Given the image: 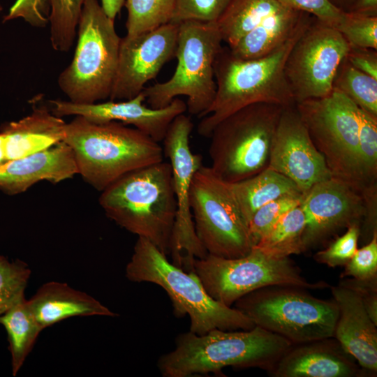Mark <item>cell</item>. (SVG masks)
<instances>
[{
  "label": "cell",
  "mask_w": 377,
  "mask_h": 377,
  "mask_svg": "<svg viewBox=\"0 0 377 377\" xmlns=\"http://www.w3.org/2000/svg\"><path fill=\"white\" fill-rule=\"evenodd\" d=\"M142 92L125 101H108L77 104L69 101L52 100L51 111L58 117L81 116L95 123L118 121L133 126L155 141L163 140L167 131L178 115L186 111V104L179 98L167 106L154 109L145 103Z\"/></svg>",
  "instance_id": "obj_18"
},
{
  "label": "cell",
  "mask_w": 377,
  "mask_h": 377,
  "mask_svg": "<svg viewBox=\"0 0 377 377\" xmlns=\"http://www.w3.org/2000/svg\"><path fill=\"white\" fill-rule=\"evenodd\" d=\"M307 290L289 286H267L244 295L234 307L255 325L293 344L333 337L339 316L336 302L317 298Z\"/></svg>",
  "instance_id": "obj_9"
},
{
  "label": "cell",
  "mask_w": 377,
  "mask_h": 377,
  "mask_svg": "<svg viewBox=\"0 0 377 377\" xmlns=\"http://www.w3.org/2000/svg\"><path fill=\"white\" fill-rule=\"evenodd\" d=\"M361 226L354 223L347 231L338 237L326 249L316 252L313 259L330 267L344 266L353 256L357 248Z\"/></svg>",
  "instance_id": "obj_37"
},
{
  "label": "cell",
  "mask_w": 377,
  "mask_h": 377,
  "mask_svg": "<svg viewBox=\"0 0 377 377\" xmlns=\"http://www.w3.org/2000/svg\"><path fill=\"white\" fill-rule=\"evenodd\" d=\"M285 6L279 0H232L216 24L228 47Z\"/></svg>",
  "instance_id": "obj_26"
},
{
  "label": "cell",
  "mask_w": 377,
  "mask_h": 377,
  "mask_svg": "<svg viewBox=\"0 0 377 377\" xmlns=\"http://www.w3.org/2000/svg\"><path fill=\"white\" fill-rule=\"evenodd\" d=\"M303 195H287L260 207L251 217L249 229L253 246L291 209L299 206Z\"/></svg>",
  "instance_id": "obj_34"
},
{
  "label": "cell",
  "mask_w": 377,
  "mask_h": 377,
  "mask_svg": "<svg viewBox=\"0 0 377 377\" xmlns=\"http://www.w3.org/2000/svg\"><path fill=\"white\" fill-rule=\"evenodd\" d=\"M77 174L70 147L61 142L45 150L0 165V190L9 195L26 191L41 181L57 184Z\"/></svg>",
  "instance_id": "obj_21"
},
{
  "label": "cell",
  "mask_w": 377,
  "mask_h": 377,
  "mask_svg": "<svg viewBox=\"0 0 377 377\" xmlns=\"http://www.w3.org/2000/svg\"><path fill=\"white\" fill-rule=\"evenodd\" d=\"M344 266L340 279L350 276L359 280L377 279V231L365 245L357 249Z\"/></svg>",
  "instance_id": "obj_38"
},
{
  "label": "cell",
  "mask_w": 377,
  "mask_h": 377,
  "mask_svg": "<svg viewBox=\"0 0 377 377\" xmlns=\"http://www.w3.org/2000/svg\"><path fill=\"white\" fill-rule=\"evenodd\" d=\"M330 288L339 309L333 337L364 371L376 375L377 325L357 293L339 284Z\"/></svg>",
  "instance_id": "obj_20"
},
{
  "label": "cell",
  "mask_w": 377,
  "mask_h": 377,
  "mask_svg": "<svg viewBox=\"0 0 377 377\" xmlns=\"http://www.w3.org/2000/svg\"><path fill=\"white\" fill-rule=\"evenodd\" d=\"M285 107L268 103L247 105L213 129L210 168L223 181L235 183L268 167L275 132Z\"/></svg>",
  "instance_id": "obj_8"
},
{
  "label": "cell",
  "mask_w": 377,
  "mask_h": 377,
  "mask_svg": "<svg viewBox=\"0 0 377 377\" xmlns=\"http://www.w3.org/2000/svg\"><path fill=\"white\" fill-rule=\"evenodd\" d=\"M179 24L169 22L137 36L121 38L110 101L134 98L175 57Z\"/></svg>",
  "instance_id": "obj_15"
},
{
  "label": "cell",
  "mask_w": 377,
  "mask_h": 377,
  "mask_svg": "<svg viewBox=\"0 0 377 377\" xmlns=\"http://www.w3.org/2000/svg\"><path fill=\"white\" fill-rule=\"evenodd\" d=\"M126 36H134L171 22L175 0H125Z\"/></svg>",
  "instance_id": "obj_30"
},
{
  "label": "cell",
  "mask_w": 377,
  "mask_h": 377,
  "mask_svg": "<svg viewBox=\"0 0 377 377\" xmlns=\"http://www.w3.org/2000/svg\"><path fill=\"white\" fill-rule=\"evenodd\" d=\"M332 6L343 11L349 12L357 0H327Z\"/></svg>",
  "instance_id": "obj_44"
},
{
  "label": "cell",
  "mask_w": 377,
  "mask_h": 377,
  "mask_svg": "<svg viewBox=\"0 0 377 377\" xmlns=\"http://www.w3.org/2000/svg\"><path fill=\"white\" fill-rule=\"evenodd\" d=\"M349 12L368 16H377V0H357Z\"/></svg>",
  "instance_id": "obj_42"
},
{
  "label": "cell",
  "mask_w": 377,
  "mask_h": 377,
  "mask_svg": "<svg viewBox=\"0 0 377 377\" xmlns=\"http://www.w3.org/2000/svg\"><path fill=\"white\" fill-rule=\"evenodd\" d=\"M28 303L43 330L73 316H117L91 295L57 281L42 285Z\"/></svg>",
  "instance_id": "obj_22"
},
{
  "label": "cell",
  "mask_w": 377,
  "mask_h": 377,
  "mask_svg": "<svg viewBox=\"0 0 377 377\" xmlns=\"http://www.w3.org/2000/svg\"><path fill=\"white\" fill-rule=\"evenodd\" d=\"M268 167L290 179L304 194L332 177L302 121L295 104L282 111L272 145Z\"/></svg>",
  "instance_id": "obj_17"
},
{
  "label": "cell",
  "mask_w": 377,
  "mask_h": 377,
  "mask_svg": "<svg viewBox=\"0 0 377 377\" xmlns=\"http://www.w3.org/2000/svg\"><path fill=\"white\" fill-rule=\"evenodd\" d=\"M333 88L358 108L377 117V79L354 68L346 58L337 69Z\"/></svg>",
  "instance_id": "obj_29"
},
{
  "label": "cell",
  "mask_w": 377,
  "mask_h": 377,
  "mask_svg": "<svg viewBox=\"0 0 377 377\" xmlns=\"http://www.w3.org/2000/svg\"><path fill=\"white\" fill-rule=\"evenodd\" d=\"M6 161L4 137L0 132V165Z\"/></svg>",
  "instance_id": "obj_45"
},
{
  "label": "cell",
  "mask_w": 377,
  "mask_h": 377,
  "mask_svg": "<svg viewBox=\"0 0 377 377\" xmlns=\"http://www.w3.org/2000/svg\"><path fill=\"white\" fill-rule=\"evenodd\" d=\"M222 41L216 22L179 23L175 71L167 81L145 87L142 92L147 105L162 108L184 96L188 113L202 118L216 94L214 66Z\"/></svg>",
  "instance_id": "obj_7"
},
{
  "label": "cell",
  "mask_w": 377,
  "mask_h": 377,
  "mask_svg": "<svg viewBox=\"0 0 377 377\" xmlns=\"http://www.w3.org/2000/svg\"><path fill=\"white\" fill-rule=\"evenodd\" d=\"M175 347L162 355L157 367L163 377L223 376L226 367L272 371L293 345L286 338L256 325L248 330L215 329L202 335L178 334Z\"/></svg>",
  "instance_id": "obj_1"
},
{
  "label": "cell",
  "mask_w": 377,
  "mask_h": 377,
  "mask_svg": "<svg viewBox=\"0 0 377 377\" xmlns=\"http://www.w3.org/2000/svg\"><path fill=\"white\" fill-rule=\"evenodd\" d=\"M346 59L356 69L377 79L376 50L350 46Z\"/></svg>",
  "instance_id": "obj_41"
},
{
  "label": "cell",
  "mask_w": 377,
  "mask_h": 377,
  "mask_svg": "<svg viewBox=\"0 0 377 377\" xmlns=\"http://www.w3.org/2000/svg\"><path fill=\"white\" fill-rule=\"evenodd\" d=\"M85 1L48 0L50 41L54 50L67 52L72 47Z\"/></svg>",
  "instance_id": "obj_31"
},
{
  "label": "cell",
  "mask_w": 377,
  "mask_h": 377,
  "mask_svg": "<svg viewBox=\"0 0 377 377\" xmlns=\"http://www.w3.org/2000/svg\"><path fill=\"white\" fill-rule=\"evenodd\" d=\"M339 285L351 289L359 295L367 313L377 325V279L359 280L341 279Z\"/></svg>",
  "instance_id": "obj_40"
},
{
  "label": "cell",
  "mask_w": 377,
  "mask_h": 377,
  "mask_svg": "<svg viewBox=\"0 0 377 377\" xmlns=\"http://www.w3.org/2000/svg\"><path fill=\"white\" fill-rule=\"evenodd\" d=\"M312 20L293 47L284 72L295 103L329 95L350 45L335 28Z\"/></svg>",
  "instance_id": "obj_14"
},
{
  "label": "cell",
  "mask_w": 377,
  "mask_h": 377,
  "mask_svg": "<svg viewBox=\"0 0 377 377\" xmlns=\"http://www.w3.org/2000/svg\"><path fill=\"white\" fill-rule=\"evenodd\" d=\"M309 14L284 6L242 37L232 47V54L242 59L266 56L287 41Z\"/></svg>",
  "instance_id": "obj_24"
},
{
  "label": "cell",
  "mask_w": 377,
  "mask_h": 377,
  "mask_svg": "<svg viewBox=\"0 0 377 377\" xmlns=\"http://www.w3.org/2000/svg\"><path fill=\"white\" fill-rule=\"evenodd\" d=\"M358 161L364 191L377 187V117L358 108Z\"/></svg>",
  "instance_id": "obj_32"
},
{
  "label": "cell",
  "mask_w": 377,
  "mask_h": 377,
  "mask_svg": "<svg viewBox=\"0 0 377 377\" xmlns=\"http://www.w3.org/2000/svg\"><path fill=\"white\" fill-rule=\"evenodd\" d=\"M63 142L73 153L77 174L100 191L129 172L163 161L159 142L118 121L76 116L66 123Z\"/></svg>",
  "instance_id": "obj_4"
},
{
  "label": "cell",
  "mask_w": 377,
  "mask_h": 377,
  "mask_svg": "<svg viewBox=\"0 0 377 377\" xmlns=\"http://www.w3.org/2000/svg\"><path fill=\"white\" fill-rule=\"evenodd\" d=\"M66 123L45 106H38L22 119L5 124L6 160L10 161L45 150L63 142Z\"/></svg>",
  "instance_id": "obj_23"
},
{
  "label": "cell",
  "mask_w": 377,
  "mask_h": 377,
  "mask_svg": "<svg viewBox=\"0 0 377 377\" xmlns=\"http://www.w3.org/2000/svg\"><path fill=\"white\" fill-rule=\"evenodd\" d=\"M194 272L214 300L228 306L244 295L270 286H289L308 290L324 289L325 281H309L289 258L268 256L253 246L246 256L226 258L207 254L195 259Z\"/></svg>",
  "instance_id": "obj_10"
},
{
  "label": "cell",
  "mask_w": 377,
  "mask_h": 377,
  "mask_svg": "<svg viewBox=\"0 0 377 377\" xmlns=\"http://www.w3.org/2000/svg\"><path fill=\"white\" fill-rule=\"evenodd\" d=\"M106 215L121 228L170 253L177 204L169 162L129 172L109 185L99 198Z\"/></svg>",
  "instance_id": "obj_3"
},
{
  "label": "cell",
  "mask_w": 377,
  "mask_h": 377,
  "mask_svg": "<svg viewBox=\"0 0 377 377\" xmlns=\"http://www.w3.org/2000/svg\"><path fill=\"white\" fill-rule=\"evenodd\" d=\"M124 3L125 0H101V6L106 15L114 20Z\"/></svg>",
  "instance_id": "obj_43"
},
{
  "label": "cell",
  "mask_w": 377,
  "mask_h": 377,
  "mask_svg": "<svg viewBox=\"0 0 377 377\" xmlns=\"http://www.w3.org/2000/svg\"><path fill=\"white\" fill-rule=\"evenodd\" d=\"M365 374L334 337L293 344L268 372L272 377H358Z\"/></svg>",
  "instance_id": "obj_19"
},
{
  "label": "cell",
  "mask_w": 377,
  "mask_h": 377,
  "mask_svg": "<svg viewBox=\"0 0 377 377\" xmlns=\"http://www.w3.org/2000/svg\"><path fill=\"white\" fill-rule=\"evenodd\" d=\"M0 324L7 333L12 374L15 376L43 330L36 322L25 297L0 316Z\"/></svg>",
  "instance_id": "obj_27"
},
{
  "label": "cell",
  "mask_w": 377,
  "mask_h": 377,
  "mask_svg": "<svg viewBox=\"0 0 377 377\" xmlns=\"http://www.w3.org/2000/svg\"><path fill=\"white\" fill-rule=\"evenodd\" d=\"M77 40L71 64L59 74V89L77 104L110 98L119 58L121 38L114 20L97 0H86L77 25Z\"/></svg>",
  "instance_id": "obj_6"
},
{
  "label": "cell",
  "mask_w": 377,
  "mask_h": 377,
  "mask_svg": "<svg viewBox=\"0 0 377 377\" xmlns=\"http://www.w3.org/2000/svg\"><path fill=\"white\" fill-rule=\"evenodd\" d=\"M232 0H175V10L170 22L186 21L216 22Z\"/></svg>",
  "instance_id": "obj_36"
},
{
  "label": "cell",
  "mask_w": 377,
  "mask_h": 377,
  "mask_svg": "<svg viewBox=\"0 0 377 377\" xmlns=\"http://www.w3.org/2000/svg\"><path fill=\"white\" fill-rule=\"evenodd\" d=\"M195 233L207 253L226 258L247 255L253 247L249 224L230 183L203 165L195 172L189 192Z\"/></svg>",
  "instance_id": "obj_12"
},
{
  "label": "cell",
  "mask_w": 377,
  "mask_h": 377,
  "mask_svg": "<svg viewBox=\"0 0 377 377\" xmlns=\"http://www.w3.org/2000/svg\"><path fill=\"white\" fill-rule=\"evenodd\" d=\"M193 124L184 113L170 124L163 142V155L169 159L172 172L177 212L170 239L172 263L186 272H194L195 259L208 253L195 233L190 207L189 192L195 172L202 165V158L190 147Z\"/></svg>",
  "instance_id": "obj_13"
},
{
  "label": "cell",
  "mask_w": 377,
  "mask_h": 377,
  "mask_svg": "<svg viewBox=\"0 0 377 377\" xmlns=\"http://www.w3.org/2000/svg\"><path fill=\"white\" fill-rule=\"evenodd\" d=\"M335 29L350 47L377 50V16L345 12Z\"/></svg>",
  "instance_id": "obj_35"
},
{
  "label": "cell",
  "mask_w": 377,
  "mask_h": 377,
  "mask_svg": "<svg viewBox=\"0 0 377 377\" xmlns=\"http://www.w3.org/2000/svg\"><path fill=\"white\" fill-rule=\"evenodd\" d=\"M300 119L332 177L364 191L358 161V108L333 88L322 98L295 103Z\"/></svg>",
  "instance_id": "obj_11"
},
{
  "label": "cell",
  "mask_w": 377,
  "mask_h": 377,
  "mask_svg": "<svg viewBox=\"0 0 377 377\" xmlns=\"http://www.w3.org/2000/svg\"><path fill=\"white\" fill-rule=\"evenodd\" d=\"M133 282H149L168 294L177 318L188 315L190 332L202 335L218 329L248 330L256 325L246 315L212 298L195 272H186L169 262L152 243L138 237L125 269Z\"/></svg>",
  "instance_id": "obj_5"
},
{
  "label": "cell",
  "mask_w": 377,
  "mask_h": 377,
  "mask_svg": "<svg viewBox=\"0 0 377 377\" xmlns=\"http://www.w3.org/2000/svg\"><path fill=\"white\" fill-rule=\"evenodd\" d=\"M308 15L297 31L272 53L253 59L235 57L222 47L214 62L216 85L214 101L199 122V135L209 138L223 119L251 104L268 103L283 107L295 104L284 67L287 58L311 22Z\"/></svg>",
  "instance_id": "obj_2"
},
{
  "label": "cell",
  "mask_w": 377,
  "mask_h": 377,
  "mask_svg": "<svg viewBox=\"0 0 377 377\" xmlns=\"http://www.w3.org/2000/svg\"><path fill=\"white\" fill-rule=\"evenodd\" d=\"M230 185L248 224L254 213L269 202L287 195H304L290 179L269 167Z\"/></svg>",
  "instance_id": "obj_25"
},
{
  "label": "cell",
  "mask_w": 377,
  "mask_h": 377,
  "mask_svg": "<svg viewBox=\"0 0 377 377\" xmlns=\"http://www.w3.org/2000/svg\"><path fill=\"white\" fill-rule=\"evenodd\" d=\"M304 226L305 216L299 205L289 211L254 246L276 258L303 253Z\"/></svg>",
  "instance_id": "obj_28"
},
{
  "label": "cell",
  "mask_w": 377,
  "mask_h": 377,
  "mask_svg": "<svg viewBox=\"0 0 377 377\" xmlns=\"http://www.w3.org/2000/svg\"><path fill=\"white\" fill-rule=\"evenodd\" d=\"M285 6L313 15L318 20L336 28L345 12L327 0H279Z\"/></svg>",
  "instance_id": "obj_39"
},
{
  "label": "cell",
  "mask_w": 377,
  "mask_h": 377,
  "mask_svg": "<svg viewBox=\"0 0 377 377\" xmlns=\"http://www.w3.org/2000/svg\"><path fill=\"white\" fill-rule=\"evenodd\" d=\"M305 216L303 252L316 247L340 230L361 226L367 214L362 193L353 186L331 177L313 186L300 205Z\"/></svg>",
  "instance_id": "obj_16"
},
{
  "label": "cell",
  "mask_w": 377,
  "mask_h": 377,
  "mask_svg": "<svg viewBox=\"0 0 377 377\" xmlns=\"http://www.w3.org/2000/svg\"><path fill=\"white\" fill-rule=\"evenodd\" d=\"M30 275L31 270L25 263L9 261L0 256V316L24 297Z\"/></svg>",
  "instance_id": "obj_33"
}]
</instances>
